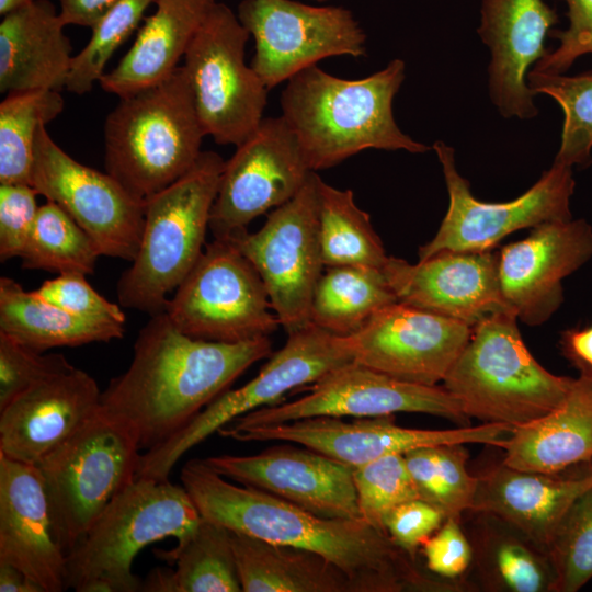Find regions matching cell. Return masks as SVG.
<instances>
[{
    "instance_id": "d4e9b609",
    "label": "cell",
    "mask_w": 592,
    "mask_h": 592,
    "mask_svg": "<svg viewBox=\"0 0 592 592\" xmlns=\"http://www.w3.org/2000/svg\"><path fill=\"white\" fill-rule=\"evenodd\" d=\"M0 562L14 566L44 592L66 589V554L58 543L43 477L34 465L0 454Z\"/></svg>"
},
{
    "instance_id": "e575fe53",
    "label": "cell",
    "mask_w": 592,
    "mask_h": 592,
    "mask_svg": "<svg viewBox=\"0 0 592 592\" xmlns=\"http://www.w3.org/2000/svg\"><path fill=\"white\" fill-rule=\"evenodd\" d=\"M319 238L326 267L358 266L383 270L388 255L369 215L354 201L351 190H339L321 178Z\"/></svg>"
},
{
    "instance_id": "11a10c76",
    "label": "cell",
    "mask_w": 592,
    "mask_h": 592,
    "mask_svg": "<svg viewBox=\"0 0 592 592\" xmlns=\"http://www.w3.org/2000/svg\"><path fill=\"white\" fill-rule=\"evenodd\" d=\"M591 465H592V463H591Z\"/></svg>"
},
{
    "instance_id": "6da1fadb",
    "label": "cell",
    "mask_w": 592,
    "mask_h": 592,
    "mask_svg": "<svg viewBox=\"0 0 592 592\" xmlns=\"http://www.w3.org/2000/svg\"><path fill=\"white\" fill-rule=\"evenodd\" d=\"M203 519L274 544L315 551L349 578L354 592H463L458 581L428 573L388 533L363 519L317 515L261 489L235 483L204 459L181 470Z\"/></svg>"
},
{
    "instance_id": "30bf717a",
    "label": "cell",
    "mask_w": 592,
    "mask_h": 592,
    "mask_svg": "<svg viewBox=\"0 0 592 592\" xmlns=\"http://www.w3.org/2000/svg\"><path fill=\"white\" fill-rule=\"evenodd\" d=\"M164 312L184 334L215 342L266 338L281 326L255 267L220 239L205 244Z\"/></svg>"
},
{
    "instance_id": "f5cc1de1",
    "label": "cell",
    "mask_w": 592,
    "mask_h": 592,
    "mask_svg": "<svg viewBox=\"0 0 592 592\" xmlns=\"http://www.w3.org/2000/svg\"><path fill=\"white\" fill-rule=\"evenodd\" d=\"M34 1L35 0H0V14L4 16L15 10L33 3Z\"/></svg>"
},
{
    "instance_id": "f6af8a7d",
    "label": "cell",
    "mask_w": 592,
    "mask_h": 592,
    "mask_svg": "<svg viewBox=\"0 0 592 592\" xmlns=\"http://www.w3.org/2000/svg\"><path fill=\"white\" fill-rule=\"evenodd\" d=\"M36 190L27 183L0 184V261L21 257L39 206Z\"/></svg>"
},
{
    "instance_id": "8992f818",
    "label": "cell",
    "mask_w": 592,
    "mask_h": 592,
    "mask_svg": "<svg viewBox=\"0 0 592 592\" xmlns=\"http://www.w3.org/2000/svg\"><path fill=\"white\" fill-rule=\"evenodd\" d=\"M202 520L182 486L136 478L116 494L66 555V589L77 592L141 591L132 571L137 554L167 538L181 540Z\"/></svg>"
},
{
    "instance_id": "484cf974",
    "label": "cell",
    "mask_w": 592,
    "mask_h": 592,
    "mask_svg": "<svg viewBox=\"0 0 592 592\" xmlns=\"http://www.w3.org/2000/svg\"><path fill=\"white\" fill-rule=\"evenodd\" d=\"M476 477L469 511L491 513L508 521L547 550L563 514L592 487V465L583 473L563 477L521 470L501 462Z\"/></svg>"
},
{
    "instance_id": "d6a6232c",
    "label": "cell",
    "mask_w": 592,
    "mask_h": 592,
    "mask_svg": "<svg viewBox=\"0 0 592 592\" xmlns=\"http://www.w3.org/2000/svg\"><path fill=\"white\" fill-rule=\"evenodd\" d=\"M156 555L173 565V570L156 568L143 581L149 592H239L242 591L231 544V531L201 520L196 528L169 550Z\"/></svg>"
},
{
    "instance_id": "f1b7e54d",
    "label": "cell",
    "mask_w": 592,
    "mask_h": 592,
    "mask_svg": "<svg viewBox=\"0 0 592 592\" xmlns=\"http://www.w3.org/2000/svg\"><path fill=\"white\" fill-rule=\"evenodd\" d=\"M216 0H156L129 50L99 80L123 98L168 78L178 67Z\"/></svg>"
},
{
    "instance_id": "9c48e42d",
    "label": "cell",
    "mask_w": 592,
    "mask_h": 592,
    "mask_svg": "<svg viewBox=\"0 0 592 592\" xmlns=\"http://www.w3.org/2000/svg\"><path fill=\"white\" fill-rule=\"evenodd\" d=\"M354 362L349 337L310 323L287 335L286 343L243 386L226 390L189 424L141 454L137 478L167 480L178 460L235 419L280 403L288 391L310 385L328 372Z\"/></svg>"
},
{
    "instance_id": "f35d334b",
    "label": "cell",
    "mask_w": 592,
    "mask_h": 592,
    "mask_svg": "<svg viewBox=\"0 0 592 592\" xmlns=\"http://www.w3.org/2000/svg\"><path fill=\"white\" fill-rule=\"evenodd\" d=\"M531 90L553 98L563 111V125L555 162L588 166L592 150V73L551 75L530 70Z\"/></svg>"
},
{
    "instance_id": "5bb4252c",
    "label": "cell",
    "mask_w": 592,
    "mask_h": 592,
    "mask_svg": "<svg viewBox=\"0 0 592 592\" xmlns=\"http://www.w3.org/2000/svg\"><path fill=\"white\" fill-rule=\"evenodd\" d=\"M238 19L254 38L250 66L269 90L321 59L366 54L363 29L342 7L242 0Z\"/></svg>"
},
{
    "instance_id": "681fc988",
    "label": "cell",
    "mask_w": 592,
    "mask_h": 592,
    "mask_svg": "<svg viewBox=\"0 0 592 592\" xmlns=\"http://www.w3.org/2000/svg\"><path fill=\"white\" fill-rule=\"evenodd\" d=\"M560 349L580 376L592 378V326L565 330L560 337Z\"/></svg>"
},
{
    "instance_id": "816d5d0a",
    "label": "cell",
    "mask_w": 592,
    "mask_h": 592,
    "mask_svg": "<svg viewBox=\"0 0 592 592\" xmlns=\"http://www.w3.org/2000/svg\"><path fill=\"white\" fill-rule=\"evenodd\" d=\"M0 591L44 592L43 589L24 572L5 562H0Z\"/></svg>"
},
{
    "instance_id": "7a4b0ae2",
    "label": "cell",
    "mask_w": 592,
    "mask_h": 592,
    "mask_svg": "<svg viewBox=\"0 0 592 592\" xmlns=\"http://www.w3.org/2000/svg\"><path fill=\"white\" fill-rule=\"evenodd\" d=\"M269 337L226 343L195 339L164 311L139 330L128 368L101 392V409L150 449L189 424L251 365L270 357Z\"/></svg>"
},
{
    "instance_id": "7402d4cb",
    "label": "cell",
    "mask_w": 592,
    "mask_h": 592,
    "mask_svg": "<svg viewBox=\"0 0 592 592\" xmlns=\"http://www.w3.org/2000/svg\"><path fill=\"white\" fill-rule=\"evenodd\" d=\"M382 271L398 301L470 327L512 311L500 286L499 250H444L415 264L389 257Z\"/></svg>"
},
{
    "instance_id": "4316f807",
    "label": "cell",
    "mask_w": 592,
    "mask_h": 592,
    "mask_svg": "<svg viewBox=\"0 0 592 592\" xmlns=\"http://www.w3.org/2000/svg\"><path fill=\"white\" fill-rule=\"evenodd\" d=\"M65 26L50 0H35L3 16L1 93L65 89L73 58Z\"/></svg>"
},
{
    "instance_id": "bcb514c9",
    "label": "cell",
    "mask_w": 592,
    "mask_h": 592,
    "mask_svg": "<svg viewBox=\"0 0 592 592\" xmlns=\"http://www.w3.org/2000/svg\"><path fill=\"white\" fill-rule=\"evenodd\" d=\"M565 1L569 25L563 31L550 33L559 41V46L549 50L531 70L562 75L579 57L592 54V0Z\"/></svg>"
},
{
    "instance_id": "1f68e13d",
    "label": "cell",
    "mask_w": 592,
    "mask_h": 592,
    "mask_svg": "<svg viewBox=\"0 0 592 592\" xmlns=\"http://www.w3.org/2000/svg\"><path fill=\"white\" fill-rule=\"evenodd\" d=\"M124 325L73 315L37 298L13 278H0V332L39 352L122 339Z\"/></svg>"
},
{
    "instance_id": "ffe728a7",
    "label": "cell",
    "mask_w": 592,
    "mask_h": 592,
    "mask_svg": "<svg viewBox=\"0 0 592 592\" xmlns=\"http://www.w3.org/2000/svg\"><path fill=\"white\" fill-rule=\"evenodd\" d=\"M204 460L231 481L261 489L317 515L361 517L353 468L306 446L291 442L254 455L224 454Z\"/></svg>"
},
{
    "instance_id": "44dd1931",
    "label": "cell",
    "mask_w": 592,
    "mask_h": 592,
    "mask_svg": "<svg viewBox=\"0 0 592 592\" xmlns=\"http://www.w3.org/2000/svg\"><path fill=\"white\" fill-rule=\"evenodd\" d=\"M592 257V227L584 219L548 221L499 250L503 297L528 326L546 322L563 301L562 280Z\"/></svg>"
},
{
    "instance_id": "836d02e7",
    "label": "cell",
    "mask_w": 592,
    "mask_h": 592,
    "mask_svg": "<svg viewBox=\"0 0 592 592\" xmlns=\"http://www.w3.org/2000/svg\"><path fill=\"white\" fill-rule=\"evenodd\" d=\"M396 301L382 270L325 267L314 292L310 322L329 333L350 337L378 310Z\"/></svg>"
},
{
    "instance_id": "d6986e66",
    "label": "cell",
    "mask_w": 592,
    "mask_h": 592,
    "mask_svg": "<svg viewBox=\"0 0 592 592\" xmlns=\"http://www.w3.org/2000/svg\"><path fill=\"white\" fill-rule=\"evenodd\" d=\"M471 328L396 301L378 310L349 340L355 363L400 380L437 386L467 344Z\"/></svg>"
},
{
    "instance_id": "4dcf8cb0",
    "label": "cell",
    "mask_w": 592,
    "mask_h": 592,
    "mask_svg": "<svg viewBox=\"0 0 592 592\" xmlns=\"http://www.w3.org/2000/svg\"><path fill=\"white\" fill-rule=\"evenodd\" d=\"M243 592H354L348 576L323 556L231 531Z\"/></svg>"
},
{
    "instance_id": "ee69618b",
    "label": "cell",
    "mask_w": 592,
    "mask_h": 592,
    "mask_svg": "<svg viewBox=\"0 0 592 592\" xmlns=\"http://www.w3.org/2000/svg\"><path fill=\"white\" fill-rule=\"evenodd\" d=\"M41 300L73 315L91 319L125 323V314L119 304L100 295L86 280V275L58 274L32 291Z\"/></svg>"
},
{
    "instance_id": "e0dca14e",
    "label": "cell",
    "mask_w": 592,
    "mask_h": 592,
    "mask_svg": "<svg viewBox=\"0 0 592 592\" xmlns=\"http://www.w3.org/2000/svg\"><path fill=\"white\" fill-rule=\"evenodd\" d=\"M306 389L296 400L257 409L226 425L250 428L316 417L374 418L397 412L432 414L469 425L459 401L443 386L400 380L355 362L328 372Z\"/></svg>"
},
{
    "instance_id": "9a60e30c",
    "label": "cell",
    "mask_w": 592,
    "mask_h": 592,
    "mask_svg": "<svg viewBox=\"0 0 592 592\" xmlns=\"http://www.w3.org/2000/svg\"><path fill=\"white\" fill-rule=\"evenodd\" d=\"M30 184L64 209L90 236L101 255L135 259L145 203L107 172L71 158L53 140L46 125L36 135Z\"/></svg>"
},
{
    "instance_id": "5b68a950",
    "label": "cell",
    "mask_w": 592,
    "mask_h": 592,
    "mask_svg": "<svg viewBox=\"0 0 592 592\" xmlns=\"http://www.w3.org/2000/svg\"><path fill=\"white\" fill-rule=\"evenodd\" d=\"M576 378L548 372L525 345L513 311L477 322L443 380L470 418L516 429L558 407Z\"/></svg>"
},
{
    "instance_id": "d590c367",
    "label": "cell",
    "mask_w": 592,
    "mask_h": 592,
    "mask_svg": "<svg viewBox=\"0 0 592 592\" xmlns=\"http://www.w3.org/2000/svg\"><path fill=\"white\" fill-rule=\"evenodd\" d=\"M59 91L30 90L5 94L0 103V184L27 183L39 128L64 110Z\"/></svg>"
},
{
    "instance_id": "cb8c5ba5",
    "label": "cell",
    "mask_w": 592,
    "mask_h": 592,
    "mask_svg": "<svg viewBox=\"0 0 592 592\" xmlns=\"http://www.w3.org/2000/svg\"><path fill=\"white\" fill-rule=\"evenodd\" d=\"M101 392L75 366L32 386L0 410V454L36 466L98 413Z\"/></svg>"
},
{
    "instance_id": "7c38bea8",
    "label": "cell",
    "mask_w": 592,
    "mask_h": 592,
    "mask_svg": "<svg viewBox=\"0 0 592 592\" xmlns=\"http://www.w3.org/2000/svg\"><path fill=\"white\" fill-rule=\"evenodd\" d=\"M319 175L288 202L274 208L255 232L228 239L260 274L272 309L286 334L310 322V306L325 271L319 238Z\"/></svg>"
},
{
    "instance_id": "b9f144b4",
    "label": "cell",
    "mask_w": 592,
    "mask_h": 592,
    "mask_svg": "<svg viewBox=\"0 0 592 592\" xmlns=\"http://www.w3.org/2000/svg\"><path fill=\"white\" fill-rule=\"evenodd\" d=\"M353 480L361 517L379 531L386 532V517L397 505L419 499L401 454L387 455L353 468Z\"/></svg>"
},
{
    "instance_id": "f546056e",
    "label": "cell",
    "mask_w": 592,
    "mask_h": 592,
    "mask_svg": "<svg viewBox=\"0 0 592 592\" xmlns=\"http://www.w3.org/2000/svg\"><path fill=\"white\" fill-rule=\"evenodd\" d=\"M502 462L513 468L560 474L592 463V378L579 376L566 397L545 415L514 429Z\"/></svg>"
},
{
    "instance_id": "83f0119b",
    "label": "cell",
    "mask_w": 592,
    "mask_h": 592,
    "mask_svg": "<svg viewBox=\"0 0 592 592\" xmlns=\"http://www.w3.org/2000/svg\"><path fill=\"white\" fill-rule=\"evenodd\" d=\"M467 512L469 519L462 523L471 547L462 578L467 591L555 592L556 573L546 549L497 515Z\"/></svg>"
},
{
    "instance_id": "60d3db41",
    "label": "cell",
    "mask_w": 592,
    "mask_h": 592,
    "mask_svg": "<svg viewBox=\"0 0 592 592\" xmlns=\"http://www.w3.org/2000/svg\"><path fill=\"white\" fill-rule=\"evenodd\" d=\"M555 592H577L592 579V487L579 496L548 544Z\"/></svg>"
},
{
    "instance_id": "7dc6e473",
    "label": "cell",
    "mask_w": 592,
    "mask_h": 592,
    "mask_svg": "<svg viewBox=\"0 0 592 592\" xmlns=\"http://www.w3.org/2000/svg\"><path fill=\"white\" fill-rule=\"evenodd\" d=\"M425 566L431 573L451 581H462L471 561V547L462 522L445 519L422 545Z\"/></svg>"
},
{
    "instance_id": "74e56055",
    "label": "cell",
    "mask_w": 592,
    "mask_h": 592,
    "mask_svg": "<svg viewBox=\"0 0 592 592\" xmlns=\"http://www.w3.org/2000/svg\"><path fill=\"white\" fill-rule=\"evenodd\" d=\"M100 252L90 236L57 204L41 205L21 266L58 274L90 275Z\"/></svg>"
},
{
    "instance_id": "603a6c76",
    "label": "cell",
    "mask_w": 592,
    "mask_h": 592,
    "mask_svg": "<svg viewBox=\"0 0 592 592\" xmlns=\"http://www.w3.org/2000/svg\"><path fill=\"white\" fill-rule=\"evenodd\" d=\"M557 21L556 11L543 0H481L478 34L491 56L489 95L503 117L530 119L538 114L527 73L549 52L545 37Z\"/></svg>"
},
{
    "instance_id": "3957f363",
    "label": "cell",
    "mask_w": 592,
    "mask_h": 592,
    "mask_svg": "<svg viewBox=\"0 0 592 592\" xmlns=\"http://www.w3.org/2000/svg\"><path fill=\"white\" fill-rule=\"evenodd\" d=\"M405 61L357 80L334 77L317 65L289 80L282 116L295 133L311 171L331 168L365 149L424 153L432 148L398 127L392 102L405 80Z\"/></svg>"
},
{
    "instance_id": "db71d44e",
    "label": "cell",
    "mask_w": 592,
    "mask_h": 592,
    "mask_svg": "<svg viewBox=\"0 0 592 592\" xmlns=\"http://www.w3.org/2000/svg\"><path fill=\"white\" fill-rule=\"evenodd\" d=\"M316 1H326V0H316Z\"/></svg>"
},
{
    "instance_id": "2e32d148",
    "label": "cell",
    "mask_w": 592,
    "mask_h": 592,
    "mask_svg": "<svg viewBox=\"0 0 592 592\" xmlns=\"http://www.w3.org/2000/svg\"><path fill=\"white\" fill-rule=\"evenodd\" d=\"M512 431L500 423L449 430L411 429L397 425L392 415H383L352 421L316 417L250 428L225 425L217 433L238 442L296 443L355 468L387 455L436 445L483 444L504 448Z\"/></svg>"
},
{
    "instance_id": "ac0fdd59",
    "label": "cell",
    "mask_w": 592,
    "mask_h": 592,
    "mask_svg": "<svg viewBox=\"0 0 592 592\" xmlns=\"http://www.w3.org/2000/svg\"><path fill=\"white\" fill-rule=\"evenodd\" d=\"M311 172L285 118L263 117L225 161L209 217L214 239L228 240L292 200Z\"/></svg>"
},
{
    "instance_id": "8fae6325",
    "label": "cell",
    "mask_w": 592,
    "mask_h": 592,
    "mask_svg": "<svg viewBox=\"0 0 592 592\" xmlns=\"http://www.w3.org/2000/svg\"><path fill=\"white\" fill-rule=\"evenodd\" d=\"M249 36L238 15L216 2L184 55L197 116L218 145L239 146L263 119L269 89L244 61Z\"/></svg>"
},
{
    "instance_id": "52a82bcc",
    "label": "cell",
    "mask_w": 592,
    "mask_h": 592,
    "mask_svg": "<svg viewBox=\"0 0 592 592\" xmlns=\"http://www.w3.org/2000/svg\"><path fill=\"white\" fill-rule=\"evenodd\" d=\"M224 164L217 152L202 151L185 174L145 202L138 251L116 285L122 307L164 311L168 295L203 253Z\"/></svg>"
},
{
    "instance_id": "7bdbcfd3",
    "label": "cell",
    "mask_w": 592,
    "mask_h": 592,
    "mask_svg": "<svg viewBox=\"0 0 592 592\" xmlns=\"http://www.w3.org/2000/svg\"><path fill=\"white\" fill-rule=\"evenodd\" d=\"M72 367L62 354H44L0 332V410L37 383Z\"/></svg>"
},
{
    "instance_id": "ba28073f",
    "label": "cell",
    "mask_w": 592,
    "mask_h": 592,
    "mask_svg": "<svg viewBox=\"0 0 592 592\" xmlns=\"http://www.w3.org/2000/svg\"><path fill=\"white\" fill-rule=\"evenodd\" d=\"M140 456L133 432L100 407L36 465L66 555L111 500L137 478Z\"/></svg>"
},
{
    "instance_id": "8d00e7d4",
    "label": "cell",
    "mask_w": 592,
    "mask_h": 592,
    "mask_svg": "<svg viewBox=\"0 0 592 592\" xmlns=\"http://www.w3.org/2000/svg\"><path fill=\"white\" fill-rule=\"evenodd\" d=\"M419 499L437 509L445 519L462 522L471 509L477 477L467 469L465 444H445L403 454Z\"/></svg>"
},
{
    "instance_id": "277c9868",
    "label": "cell",
    "mask_w": 592,
    "mask_h": 592,
    "mask_svg": "<svg viewBox=\"0 0 592 592\" xmlns=\"http://www.w3.org/2000/svg\"><path fill=\"white\" fill-rule=\"evenodd\" d=\"M206 136L183 66L119 98L104 124L105 170L145 203L196 162Z\"/></svg>"
},
{
    "instance_id": "ab89813d",
    "label": "cell",
    "mask_w": 592,
    "mask_h": 592,
    "mask_svg": "<svg viewBox=\"0 0 592 592\" xmlns=\"http://www.w3.org/2000/svg\"><path fill=\"white\" fill-rule=\"evenodd\" d=\"M156 0H119L91 29L87 45L72 58L65 89L86 94L105 73L115 50L130 36Z\"/></svg>"
},
{
    "instance_id": "f907efd6",
    "label": "cell",
    "mask_w": 592,
    "mask_h": 592,
    "mask_svg": "<svg viewBox=\"0 0 592 592\" xmlns=\"http://www.w3.org/2000/svg\"><path fill=\"white\" fill-rule=\"evenodd\" d=\"M66 25L92 27L119 0H58Z\"/></svg>"
},
{
    "instance_id": "c3c4849f",
    "label": "cell",
    "mask_w": 592,
    "mask_h": 592,
    "mask_svg": "<svg viewBox=\"0 0 592 592\" xmlns=\"http://www.w3.org/2000/svg\"><path fill=\"white\" fill-rule=\"evenodd\" d=\"M444 521L437 509L414 499L397 505L386 517L385 528L398 546L417 558L419 548Z\"/></svg>"
},
{
    "instance_id": "4fadbf2b",
    "label": "cell",
    "mask_w": 592,
    "mask_h": 592,
    "mask_svg": "<svg viewBox=\"0 0 592 592\" xmlns=\"http://www.w3.org/2000/svg\"><path fill=\"white\" fill-rule=\"evenodd\" d=\"M432 149L442 166L449 204L435 236L419 248V261L444 250L494 249L516 230L572 219L570 200L576 182L571 167L554 161L522 195L487 203L471 194L469 182L457 171L453 147L437 140Z\"/></svg>"
}]
</instances>
